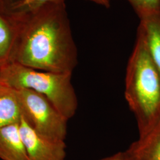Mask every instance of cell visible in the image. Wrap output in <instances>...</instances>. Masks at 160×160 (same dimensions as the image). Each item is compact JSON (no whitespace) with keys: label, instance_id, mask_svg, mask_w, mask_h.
<instances>
[{"label":"cell","instance_id":"7c38bea8","mask_svg":"<svg viewBox=\"0 0 160 160\" xmlns=\"http://www.w3.org/2000/svg\"><path fill=\"white\" fill-rule=\"evenodd\" d=\"M139 19L160 11V0H126Z\"/></svg>","mask_w":160,"mask_h":160},{"label":"cell","instance_id":"9c48e42d","mask_svg":"<svg viewBox=\"0 0 160 160\" xmlns=\"http://www.w3.org/2000/svg\"><path fill=\"white\" fill-rule=\"evenodd\" d=\"M65 0H0V6L17 23L32 17L45 6L63 4Z\"/></svg>","mask_w":160,"mask_h":160},{"label":"cell","instance_id":"9a60e30c","mask_svg":"<svg viewBox=\"0 0 160 160\" xmlns=\"http://www.w3.org/2000/svg\"></svg>","mask_w":160,"mask_h":160},{"label":"cell","instance_id":"8992f818","mask_svg":"<svg viewBox=\"0 0 160 160\" xmlns=\"http://www.w3.org/2000/svg\"><path fill=\"white\" fill-rule=\"evenodd\" d=\"M122 154L123 160H160V125L139 135Z\"/></svg>","mask_w":160,"mask_h":160},{"label":"cell","instance_id":"30bf717a","mask_svg":"<svg viewBox=\"0 0 160 160\" xmlns=\"http://www.w3.org/2000/svg\"><path fill=\"white\" fill-rule=\"evenodd\" d=\"M19 30V23L0 6V67L10 62Z\"/></svg>","mask_w":160,"mask_h":160},{"label":"cell","instance_id":"6da1fadb","mask_svg":"<svg viewBox=\"0 0 160 160\" xmlns=\"http://www.w3.org/2000/svg\"><path fill=\"white\" fill-rule=\"evenodd\" d=\"M10 62L39 71L72 74L78 50L65 3L49 4L19 23Z\"/></svg>","mask_w":160,"mask_h":160},{"label":"cell","instance_id":"5bb4252c","mask_svg":"<svg viewBox=\"0 0 160 160\" xmlns=\"http://www.w3.org/2000/svg\"><path fill=\"white\" fill-rule=\"evenodd\" d=\"M0 69H1V67H0Z\"/></svg>","mask_w":160,"mask_h":160},{"label":"cell","instance_id":"52a82bcc","mask_svg":"<svg viewBox=\"0 0 160 160\" xmlns=\"http://www.w3.org/2000/svg\"><path fill=\"white\" fill-rule=\"evenodd\" d=\"M19 123L0 129V160H30L20 134Z\"/></svg>","mask_w":160,"mask_h":160},{"label":"cell","instance_id":"ba28073f","mask_svg":"<svg viewBox=\"0 0 160 160\" xmlns=\"http://www.w3.org/2000/svg\"><path fill=\"white\" fill-rule=\"evenodd\" d=\"M138 28L160 77V11L142 18Z\"/></svg>","mask_w":160,"mask_h":160},{"label":"cell","instance_id":"4fadbf2b","mask_svg":"<svg viewBox=\"0 0 160 160\" xmlns=\"http://www.w3.org/2000/svg\"><path fill=\"white\" fill-rule=\"evenodd\" d=\"M99 160H123V154L122 152H118Z\"/></svg>","mask_w":160,"mask_h":160},{"label":"cell","instance_id":"277c9868","mask_svg":"<svg viewBox=\"0 0 160 160\" xmlns=\"http://www.w3.org/2000/svg\"><path fill=\"white\" fill-rule=\"evenodd\" d=\"M16 91L23 116L32 128L44 137L65 141L68 120L45 96L29 89Z\"/></svg>","mask_w":160,"mask_h":160},{"label":"cell","instance_id":"7a4b0ae2","mask_svg":"<svg viewBox=\"0 0 160 160\" xmlns=\"http://www.w3.org/2000/svg\"><path fill=\"white\" fill-rule=\"evenodd\" d=\"M125 97L142 135L154 126L160 114V77L143 36L138 30L126 67Z\"/></svg>","mask_w":160,"mask_h":160},{"label":"cell","instance_id":"8fae6325","mask_svg":"<svg viewBox=\"0 0 160 160\" xmlns=\"http://www.w3.org/2000/svg\"><path fill=\"white\" fill-rule=\"evenodd\" d=\"M22 116L15 89L0 84V129L19 123Z\"/></svg>","mask_w":160,"mask_h":160},{"label":"cell","instance_id":"5b68a950","mask_svg":"<svg viewBox=\"0 0 160 160\" xmlns=\"http://www.w3.org/2000/svg\"><path fill=\"white\" fill-rule=\"evenodd\" d=\"M19 129L30 160H65V141L53 140L34 130L22 116Z\"/></svg>","mask_w":160,"mask_h":160},{"label":"cell","instance_id":"3957f363","mask_svg":"<svg viewBox=\"0 0 160 160\" xmlns=\"http://www.w3.org/2000/svg\"><path fill=\"white\" fill-rule=\"evenodd\" d=\"M71 73L39 71L15 62L1 67L0 84L14 89H29L45 96L68 120L74 117L78 100Z\"/></svg>","mask_w":160,"mask_h":160}]
</instances>
